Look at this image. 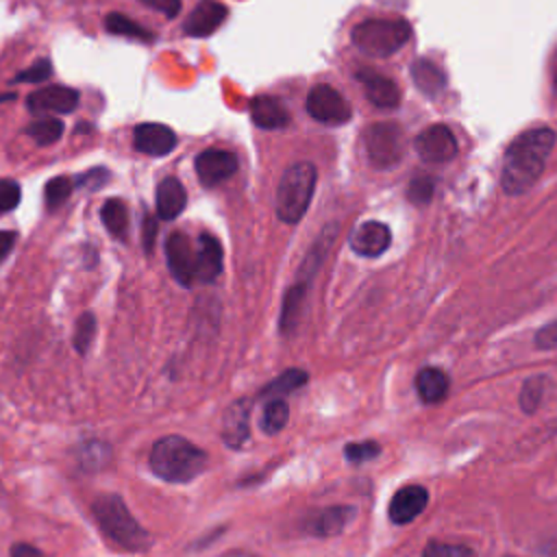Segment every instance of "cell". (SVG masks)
Listing matches in <instances>:
<instances>
[{"instance_id": "1", "label": "cell", "mask_w": 557, "mask_h": 557, "mask_svg": "<svg viewBox=\"0 0 557 557\" xmlns=\"http://www.w3.org/2000/svg\"><path fill=\"white\" fill-rule=\"evenodd\" d=\"M555 146V133L546 126L531 128L518 135L505 152L500 185L507 194L516 196L527 191L544 172L546 159Z\"/></svg>"}, {"instance_id": "2", "label": "cell", "mask_w": 557, "mask_h": 557, "mask_svg": "<svg viewBox=\"0 0 557 557\" xmlns=\"http://www.w3.org/2000/svg\"><path fill=\"white\" fill-rule=\"evenodd\" d=\"M152 472L170 483H187L207 468V453L183 435H165L152 444Z\"/></svg>"}, {"instance_id": "3", "label": "cell", "mask_w": 557, "mask_h": 557, "mask_svg": "<svg viewBox=\"0 0 557 557\" xmlns=\"http://www.w3.org/2000/svg\"><path fill=\"white\" fill-rule=\"evenodd\" d=\"M94 516L102 533L126 550H141L148 546V533L131 516L124 500L115 494H104L94 500Z\"/></svg>"}, {"instance_id": "4", "label": "cell", "mask_w": 557, "mask_h": 557, "mask_svg": "<svg viewBox=\"0 0 557 557\" xmlns=\"http://www.w3.org/2000/svg\"><path fill=\"white\" fill-rule=\"evenodd\" d=\"M318 172L313 163L300 161L289 165L276 187V215L287 222L296 224L309 209V202L315 191Z\"/></svg>"}, {"instance_id": "5", "label": "cell", "mask_w": 557, "mask_h": 557, "mask_svg": "<svg viewBox=\"0 0 557 557\" xmlns=\"http://www.w3.org/2000/svg\"><path fill=\"white\" fill-rule=\"evenodd\" d=\"M352 44L368 57H389L400 50L411 37V26L405 20L372 17L359 22L352 33Z\"/></svg>"}, {"instance_id": "6", "label": "cell", "mask_w": 557, "mask_h": 557, "mask_svg": "<svg viewBox=\"0 0 557 557\" xmlns=\"http://www.w3.org/2000/svg\"><path fill=\"white\" fill-rule=\"evenodd\" d=\"M368 159L374 168L387 170L403 159V131L394 122H376L363 135Z\"/></svg>"}, {"instance_id": "7", "label": "cell", "mask_w": 557, "mask_h": 557, "mask_svg": "<svg viewBox=\"0 0 557 557\" xmlns=\"http://www.w3.org/2000/svg\"><path fill=\"white\" fill-rule=\"evenodd\" d=\"M305 107H307V113L315 122H322V124H329V126L346 124L350 120V104L331 85H315L309 91Z\"/></svg>"}, {"instance_id": "8", "label": "cell", "mask_w": 557, "mask_h": 557, "mask_svg": "<svg viewBox=\"0 0 557 557\" xmlns=\"http://www.w3.org/2000/svg\"><path fill=\"white\" fill-rule=\"evenodd\" d=\"M416 152L426 163H446L457 154V139L446 124H433L416 137Z\"/></svg>"}, {"instance_id": "9", "label": "cell", "mask_w": 557, "mask_h": 557, "mask_svg": "<svg viewBox=\"0 0 557 557\" xmlns=\"http://www.w3.org/2000/svg\"><path fill=\"white\" fill-rule=\"evenodd\" d=\"M165 257H168V268L172 272V276L189 287L196 278V255L191 248V242L187 239L185 233L174 231L168 235L165 242Z\"/></svg>"}, {"instance_id": "10", "label": "cell", "mask_w": 557, "mask_h": 557, "mask_svg": "<svg viewBox=\"0 0 557 557\" xmlns=\"http://www.w3.org/2000/svg\"><path fill=\"white\" fill-rule=\"evenodd\" d=\"M237 172V157L228 150L207 148L196 157V174L205 187H215Z\"/></svg>"}, {"instance_id": "11", "label": "cell", "mask_w": 557, "mask_h": 557, "mask_svg": "<svg viewBox=\"0 0 557 557\" xmlns=\"http://www.w3.org/2000/svg\"><path fill=\"white\" fill-rule=\"evenodd\" d=\"M81 94L65 85H48L28 96L33 113H72L78 107Z\"/></svg>"}, {"instance_id": "12", "label": "cell", "mask_w": 557, "mask_h": 557, "mask_svg": "<svg viewBox=\"0 0 557 557\" xmlns=\"http://www.w3.org/2000/svg\"><path fill=\"white\" fill-rule=\"evenodd\" d=\"M133 144L135 150L150 157H163L174 150L176 146V133L159 122H144L137 124L133 131Z\"/></svg>"}, {"instance_id": "13", "label": "cell", "mask_w": 557, "mask_h": 557, "mask_svg": "<svg viewBox=\"0 0 557 557\" xmlns=\"http://www.w3.org/2000/svg\"><path fill=\"white\" fill-rule=\"evenodd\" d=\"M392 233L383 222L368 220L359 224L350 235V248L361 257H379L389 248Z\"/></svg>"}, {"instance_id": "14", "label": "cell", "mask_w": 557, "mask_h": 557, "mask_svg": "<svg viewBox=\"0 0 557 557\" xmlns=\"http://www.w3.org/2000/svg\"><path fill=\"white\" fill-rule=\"evenodd\" d=\"M226 7L218 0H200L194 11L187 15L183 30L191 37H207L211 33H215L222 22L226 20Z\"/></svg>"}, {"instance_id": "15", "label": "cell", "mask_w": 557, "mask_h": 557, "mask_svg": "<svg viewBox=\"0 0 557 557\" xmlns=\"http://www.w3.org/2000/svg\"><path fill=\"white\" fill-rule=\"evenodd\" d=\"M355 78L363 85L366 96H368V100L374 107H379V109H396L400 104V91H398V87H396V83L392 78H387V76H383V74H379L374 70H368V67L359 70L355 74Z\"/></svg>"}, {"instance_id": "16", "label": "cell", "mask_w": 557, "mask_h": 557, "mask_svg": "<svg viewBox=\"0 0 557 557\" xmlns=\"http://www.w3.org/2000/svg\"><path fill=\"white\" fill-rule=\"evenodd\" d=\"M426 503H429V492L422 485L400 487L389 500V520L394 524H407L424 511Z\"/></svg>"}, {"instance_id": "17", "label": "cell", "mask_w": 557, "mask_h": 557, "mask_svg": "<svg viewBox=\"0 0 557 557\" xmlns=\"http://www.w3.org/2000/svg\"><path fill=\"white\" fill-rule=\"evenodd\" d=\"M250 117L259 128H268V131H276L287 126L289 122V113L283 107V102L274 96H255L250 100Z\"/></svg>"}, {"instance_id": "18", "label": "cell", "mask_w": 557, "mask_h": 557, "mask_svg": "<svg viewBox=\"0 0 557 557\" xmlns=\"http://www.w3.org/2000/svg\"><path fill=\"white\" fill-rule=\"evenodd\" d=\"M222 272V244L209 235L202 233L198 237V252H196V278L202 283H211Z\"/></svg>"}, {"instance_id": "19", "label": "cell", "mask_w": 557, "mask_h": 557, "mask_svg": "<svg viewBox=\"0 0 557 557\" xmlns=\"http://www.w3.org/2000/svg\"><path fill=\"white\" fill-rule=\"evenodd\" d=\"M187 205V191L174 176L163 178L157 185V215L161 220H174Z\"/></svg>"}, {"instance_id": "20", "label": "cell", "mask_w": 557, "mask_h": 557, "mask_svg": "<svg viewBox=\"0 0 557 557\" xmlns=\"http://www.w3.org/2000/svg\"><path fill=\"white\" fill-rule=\"evenodd\" d=\"M352 516H355V509L348 505H335V507L322 509L309 520V531L318 537L337 535L339 531L346 529V524L352 520Z\"/></svg>"}, {"instance_id": "21", "label": "cell", "mask_w": 557, "mask_h": 557, "mask_svg": "<svg viewBox=\"0 0 557 557\" xmlns=\"http://www.w3.org/2000/svg\"><path fill=\"white\" fill-rule=\"evenodd\" d=\"M248 416H250V405L246 400H237L231 405V409L224 413L222 420V437L228 446L237 448L248 440Z\"/></svg>"}, {"instance_id": "22", "label": "cell", "mask_w": 557, "mask_h": 557, "mask_svg": "<svg viewBox=\"0 0 557 557\" xmlns=\"http://www.w3.org/2000/svg\"><path fill=\"white\" fill-rule=\"evenodd\" d=\"M411 78L416 87L426 96H437L446 87L444 70L429 59H416L411 65Z\"/></svg>"}, {"instance_id": "23", "label": "cell", "mask_w": 557, "mask_h": 557, "mask_svg": "<svg viewBox=\"0 0 557 557\" xmlns=\"http://www.w3.org/2000/svg\"><path fill=\"white\" fill-rule=\"evenodd\" d=\"M416 389L424 403H440L448 394V376L440 368H422L416 376Z\"/></svg>"}, {"instance_id": "24", "label": "cell", "mask_w": 557, "mask_h": 557, "mask_svg": "<svg viewBox=\"0 0 557 557\" xmlns=\"http://www.w3.org/2000/svg\"><path fill=\"white\" fill-rule=\"evenodd\" d=\"M305 292H307V281H298L296 285H292L283 298V307H281V331L289 333L298 318H300V309H302V300H305Z\"/></svg>"}, {"instance_id": "25", "label": "cell", "mask_w": 557, "mask_h": 557, "mask_svg": "<svg viewBox=\"0 0 557 557\" xmlns=\"http://www.w3.org/2000/svg\"><path fill=\"white\" fill-rule=\"evenodd\" d=\"M100 218H102V224L104 228L122 239L126 235V228H128V209L126 205L120 200V198H109L102 209H100Z\"/></svg>"}, {"instance_id": "26", "label": "cell", "mask_w": 557, "mask_h": 557, "mask_svg": "<svg viewBox=\"0 0 557 557\" xmlns=\"http://www.w3.org/2000/svg\"><path fill=\"white\" fill-rule=\"evenodd\" d=\"M307 383V372L305 370H298V368H292V370H285L281 376H276L274 381H270L263 389H261V396H270L272 398H281L283 394H289L298 387H302Z\"/></svg>"}, {"instance_id": "27", "label": "cell", "mask_w": 557, "mask_h": 557, "mask_svg": "<svg viewBox=\"0 0 557 557\" xmlns=\"http://www.w3.org/2000/svg\"><path fill=\"white\" fill-rule=\"evenodd\" d=\"M104 26L111 35H124V37H133L139 41H152V33L146 30L144 26H139L135 20L122 15V13H109L104 17Z\"/></svg>"}, {"instance_id": "28", "label": "cell", "mask_w": 557, "mask_h": 557, "mask_svg": "<svg viewBox=\"0 0 557 557\" xmlns=\"http://www.w3.org/2000/svg\"><path fill=\"white\" fill-rule=\"evenodd\" d=\"M26 135L35 139L37 146H50L63 135V122L57 117H41L26 126Z\"/></svg>"}, {"instance_id": "29", "label": "cell", "mask_w": 557, "mask_h": 557, "mask_svg": "<svg viewBox=\"0 0 557 557\" xmlns=\"http://www.w3.org/2000/svg\"><path fill=\"white\" fill-rule=\"evenodd\" d=\"M287 418H289V407L283 398H272L268 400V405L263 407V416H261V429L268 433V435H274L278 433L285 424H287Z\"/></svg>"}, {"instance_id": "30", "label": "cell", "mask_w": 557, "mask_h": 557, "mask_svg": "<svg viewBox=\"0 0 557 557\" xmlns=\"http://www.w3.org/2000/svg\"><path fill=\"white\" fill-rule=\"evenodd\" d=\"M72 181L67 176H54L46 183V189H44V198H46V205L50 211H54L57 207H61L67 196L72 194Z\"/></svg>"}, {"instance_id": "31", "label": "cell", "mask_w": 557, "mask_h": 557, "mask_svg": "<svg viewBox=\"0 0 557 557\" xmlns=\"http://www.w3.org/2000/svg\"><path fill=\"white\" fill-rule=\"evenodd\" d=\"M96 335V315L91 311H85L78 320H76V329H74V348L85 355L87 348L91 346V339Z\"/></svg>"}, {"instance_id": "32", "label": "cell", "mask_w": 557, "mask_h": 557, "mask_svg": "<svg viewBox=\"0 0 557 557\" xmlns=\"http://www.w3.org/2000/svg\"><path fill=\"white\" fill-rule=\"evenodd\" d=\"M433 191H435V181L431 176H416L409 183L407 196L413 205H426L433 198Z\"/></svg>"}, {"instance_id": "33", "label": "cell", "mask_w": 557, "mask_h": 557, "mask_svg": "<svg viewBox=\"0 0 557 557\" xmlns=\"http://www.w3.org/2000/svg\"><path fill=\"white\" fill-rule=\"evenodd\" d=\"M422 557H474V553L463 544L429 542L422 550Z\"/></svg>"}, {"instance_id": "34", "label": "cell", "mask_w": 557, "mask_h": 557, "mask_svg": "<svg viewBox=\"0 0 557 557\" xmlns=\"http://www.w3.org/2000/svg\"><path fill=\"white\" fill-rule=\"evenodd\" d=\"M542 392H544V383L542 379H529L524 385H522V392H520V407L524 411H535L540 407V400H542Z\"/></svg>"}, {"instance_id": "35", "label": "cell", "mask_w": 557, "mask_h": 557, "mask_svg": "<svg viewBox=\"0 0 557 557\" xmlns=\"http://www.w3.org/2000/svg\"><path fill=\"white\" fill-rule=\"evenodd\" d=\"M22 198V189L15 181L2 178L0 181V215L7 211H13Z\"/></svg>"}, {"instance_id": "36", "label": "cell", "mask_w": 557, "mask_h": 557, "mask_svg": "<svg viewBox=\"0 0 557 557\" xmlns=\"http://www.w3.org/2000/svg\"><path fill=\"white\" fill-rule=\"evenodd\" d=\"M346 459L355 461V463H361L366 459H372L379 455V444L374 442H361V444H348L346 446Z\"/></svg>"}, {"instance_id": "37", "label": "cell", "mask_w": 557, "mask_h": 557, "mask_svg": "<svg viewBox=\"0 0 557 557\" xmlns=\"http://www.w3.org/2000/svg\"><path fill=\"white\" fill-rule=\"evenodd\" d=\"M50 74H52V67H50V63H48L46 59H41V61H37L35 65H30L28 70H24V72H17V74H15V78H13V83H24V81L37 83V81H44V78H48Z\"/></svg>"}, {"instance_id": "38", "label": "cell", "mask_w": 557, "mask_h": 557, "mask_svg": "<svg viewBox=\"0 0 557 557\" xmlns=\"http://www.w3.org/2000/svg\"><path fill=\"white\" fill-rule=\"evenodd\" d=\"M154 239H157V220H154V215L148 213V215H144V222H141V244H144L146 252H152Z\"/></svg>"}, {"instance_id": "39", "label": "cell", "mask_w": 557, "mask_h": 557, "mask_svg": "<svg viewBox=\"0 0 557 557\" xmlns=\"http://www.w3.org/2000/svg\"><path fill=\"white\" fill-rule=\"evenodd\" d=\"M139 2L152 11L163 13L165 17H176L181 11V0H139Z\"/></svg>"}, {"instance_id": "40", "label": "cell", "mask_w": 557, "mask_h": 557, "mask_svg": "<svg viewBox=\"0 0 557 557\" xmlns=\"http://www.w3.org/2000/svg\"><path fill=\"white\" fill-rule=\"evenodd\" d=\"M535 344H537L540 348H553V346H557V322L544 326V329L535 335Z\"/></svg>"}, {"instance_id": "41", "label": "cell", "mask_w": 557, "mask_h": 557, "mask_svg": "<svg viewBox=\"0 0 557 557\" xmlns=\"http://www.w3.org/2000/svg\"><path fill=\"white\" fill-rule=\"evenodd\" d=\"M91 459V463H89V468H100L107 459H109V453L107 450H102L100 453V444L98 442H94V444H89V448H85L83 450V455H81V459Z\"/></svg>"}, {"instance_id": "42", "label": "cell", "mask_w": 557, "mask_h": 557, "mask_svg": "<svg viewBox=\"0 0 557 557\" xmlns=\"http://www.w3.org/2000/svg\"><path fill=\"white\" fill-rule=\"evenodd\" d=\"M15 246V233L13 231H0V261L9 257V252Z\"/></svg>"}, {"instance_id": "43", "label": "cell", "mask_w": 557, "mask_h": 557, "mask_svg": "<svg viewBox=\"0 0 557 557\" xmlns=\"http://www.w3.org/2000/svg\"><path fill=\"white\" fill-rule=\"evenodd\" d=\"M11 557H41V553L33 544L20 542V544L11 546Z\"/></svg>"}, {"instance_id": "44", "label": "cell", "mask_w": 557, "mask_h": 557, "mask_svg": "<svg viewBox=\"0 0 557 557\" xmlns=\"http://www.w3.org/2000/svg\"><path fill=\"white\" fill-rule=\"evenodd\" d=\"M104 174H109V172H107V170H102V168H96V170L87 172L85 176H81V178H78V185H91V187H100V185H104V181H100L98 176H104Z\"/></svg>"}, {"instance_id": "45", "label": "cell", "mask_w": 557, "mask_h": 557, "mask_svg": "<svg viewBox=\"0 0 557 557\" xmlns=\"http://www.w3.org/2000/svg\"><path fill=\"white\" fill-rule=\"evenodd\" d=\"M224 557H257V555H250V553H244V550H233V553H226Z\"/></svg>"}, {"instance_id": "46", "label": "cell", "mask_w": 557, "mask_h": 557, "mask_svg": "<svg viewBox=\"0 0 557 557\" xmlns=\"http://www.w3.org/2000/svg\"><path fill=\"white\" fill-rule=\"evenodd\" d=\"M555 83H557V74H555Z\"/></svg>"}]
</instances>
